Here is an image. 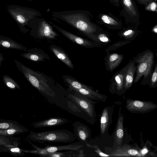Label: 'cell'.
Returning a JSON list of instances; mask_svg holds the SVG:
<instances>
[{
    "mask_svg": "<svg viewBox=\"0 0 157 157\" xmlns=\"http://www.w3.org/2000/svg\"><path fill=\"white\" fill-rule=\"evenodd\" d=\"M55 18L63 21L95 42L96 35L100 32L90 20L89 12L82 10L53 11Z\"/></svg>",
    "mask_w": 157,
    "mask_h": 157,
    "instance_id": "cell-1",
    "label": "cell"
},
{
    "mask_svg": "<svg viewBox=\"0 0 157 157\" xmlns=\"http://www.w3.org/2000/svg\"><path fill=\"white\" fill-rule=\"evenodd\" d=\"M17 68L31 85L48 100L57 98L55 86L50 78L43 73L35 71L21 62L14 60Z\"/></svg>",
    "mask_w": 157,
    "mask_h": 157,
    "instance_id": "cell-2",
    "label": "cell"
},
{
    "mask_svg": "<svg viewBox=\"0 0 157 157\" xmlns=\"http://www.w3.org/2000/svg\"><path fill=\"white\" fill-rule=\"evenodd\" d=\"M154 58L153 52L147 49L139 53L132 60L136 68V74L133 82H137L143 76V80L140 84H149L153 71Z\"/></svg>",
    "mask_w": 157,
    "mask_h": 157,
    "instance_id": "cell-3",
    "label": "cell"
},
{
    "mask_svg": "<svg viewBox=\"0 0 157 157\" xmlns=\"http://www.w3.org/2000/svg\"><path fill=\"white\" fill-rule=\"evenodd\" d=\"M28 140L44 144L54 142L69 143L76 139L73 133L67 129H58L41 132L31 131L27 137Z\"/></svg>",
    "mask_w": 157,
    "mask_h": 157,
    "instance_id": "cell-4",
    "label": "cell"
},
{
    "mask_svg": "<svg viewBox=\"0 0 157 157\" xmlns=\"http://www.w3.org/2000/svg\"><path fill=\"white\" fill-rule=\"evenodd\" d=\"M9 10L10 14L17 21L23 26L27 25L31 20H35L42 16L40 11L31 8L16 7Z\"/></svg>",
    "mask_w": 157,
    "mask_h": 157,
    "instance_id": "cell-5",
    "label": "cell"
},
{
    "mask_svg": "<svg viewBox=\"0 0 157 157\" xmlns=\"http://www.w3.org/2000/svg\"><path fill=\"white\" fill-rule=\"evenodd\" d=\"M68 97L89 118L93 119H95L96 117L94 110L95 102L93 100L77 94H70L68 95Z\"/></svg>",
    "mask_w": 157,
    "mask_h": 157,
    "instance_id": "cell-6",
    "label": "cell"
},
{
    "mask_svg": "<svg viewBox=\"0 0 157 157\" xmlns=\"http://www.w3.org/2000/svg\"><path fill=\"white\" fill-rule=\"evenodd\" d=\"M36 36L38 38L56 39L59 35L55 32L52 27L43 18H36Z\"/></svg>",
    "mask_w": 157,
    "mask_h": 157,
    "instance_id": "cell-7",
    "label": "cell"
},
{
    "mask_svg": "<svg viewBox=\"0 0 157 157\" xmlns=\"http://www.w3.org/2000/svg\"><path fill=\"white\" fill-rule=\"evenodd\" d=\"M50 23L53 27L55 28L64 36L75 43L87 48L102 47V45L98 43L81 37L64 30L56 25L52 24L51 22Z\"/></svg>",
    "mask_w": 157,
    "mask_h": 157,
    "instance_id": "cell-8",
    "label": "cell"
},
{
    "mask_svg": "<svg viewBox=\"0 0 157 157\" xmlns=\"http://www.w3.org/2000/svg\"><path fill=\"white\" fill-rule=\"evenodd\" d=\"M157 107L156 104L149 101L130 99L126 101V108L133 113H146L156 108Z\"/></svg>",
    "mask_w": 157,
    "mask_h": 157,
    "instance_id": "cell-9",
    "label": "cell"
},
{
    "mask_svg": "<svg viewBox=\"0 0 157 157\" xmlns=\"http://www.w3.org/2000/svg\"><path fill=\"white\" fill-rule=\"evenodd\" d=\"M74 135L79 142L86 144L87 140L90 135L91 132L89 128L86 125L78 121L72 123Z\"/></svg>",
    "mask_w": 157,
    "mask_h": 157,
    "instance_id": "cell-10",
    "label": "cell"
},
{
    "mask_svg": "<svg viewBox=\"0 0 157 157\" xmlns=\"http://www.w3.org/2000/svg\"><path fill=\"white\" fill-rule=\"evenodd\" d=\"M110 81L109 90L111 92L120 93L125 91L124 73L122 69L114 74Z\"/></svg>",
    "mask_w": 157,
    "mask_h": 157,
    "instance_id": "cell-11",
    "label": "cell"
},
{
    "mask_svg": "<svg viewBox=\"0 0 157 157\" xmlns=\"http://www.w3.org/2000/svg\"><path fill=\"white\" fill-rule=\"evenodd\" d=\"M105 50L107 55L104 60L106 69L112 72L120 64L124 59V56L116 52L110 53L109 51Z\"/></svg>",
    "mask_w": 157,
    "mask_h": 157,
    "instance_id": "cell-12",
    "label": "cell"
},
{
    "mask_svg": "<svg viewBox=\"0 0 157 157\" xmlns=\"http://www.w3.org/2000/svg\"><path fill=\"white\" fill-rule=\"evenodd\" d=\"M124 73L125 90H128L132 85L136 70L135 63L132 60L122 69Z\"/></svg>",
    "mask_w": 157,
    "mask_h": 157,
    "instance_id": "cell-13",
    "label": "cell"
},
{
    "mask_svg": "<svg viewBox=\"0 0 157 157\" xmlns=\"http://www.w3.org/2000/svg\"><path fill=\"white\" fill-rule=\"evenodd\" d=\"M68 122V120L61 117H54L31 124V126L35 128L55 127L60 126Z\"/></svg>",
    "mask_w": 157,
    "mask_h": 157,
    "instance_id": "cell-14",
    "label": "cell"
},
{
    "mask_svg": "<svg viewBox=\"0 0 157 157\" xmlns=\"http://www.w3.org/2000/svg\"><path fill=\"white\" fill-rule=\"evenodd\" d=\"M26 52L21 54V56L29 60L38 62L44 61L45 59H49L48 55L42 50L34 48L27 50Z\"/></svg>",
    "mask_w": 157,
    "mask_h": 157,
    "instance_id": "cell-15",
    "label": "cell"
},
{
    "mask_svg": "<svg viewBox=\"0 0 157 157\" xmlns=\"http://www.w3.org/2000/svg\"><path fill=\"white\" fill-rule=\"evenodd\" d=\"M70 90L75 92V94L83 96L92 100L103 101L104 98H105V95L95 91L90 86L86 88H81L79 89H71Z\"/></svg>",
    "mask_w": 157,
    "mask_h": 157,
    "instance_id": "cell-16",
    "label": "cell"
},
{
    "mask_svg": "<svg viewBox=\"0 0 157 157\" xmlns=\"http://www.w3.org/2000/svg\"><path fill=\"white\" fill-rule=\"evenodd\" d=\"M83 147L82 143L77 142L61 146H48L44 147L47 153L54 152L63 150L78 151Z\"/></svg>",
    "mask_w": 157,
    "mask_h": 157,
    "instance_id": "cell-17",
    "label": "cell"
},
{
    "mask_svg": "<svg viewBox=\"0 0 157 157\" xmlns=\"http://www.w3.org/2000/svg\"><path fill=\"white\" fill-rule=\"evenodd\" d=\"M49 49L55 55L71 69L74 68V65L65 51L59 47L54 45H51Z\"/></svg>",
    "mask_w": 157,
    "mask_h": 157,
    "instance_id": "cell-18",
    "label": "cell"
},
{
    "mask_svg": "<svg viewBox=\"0 0 157 157\" xmlns=\"http://www.w3.org/2000/svg\"><path fill=\"white\" fill-rule=\"evenodd\" d=\"M0 47L5 49H16L26 52L27 48L10 38L0 35Z\"/></svg>",
    "mask_w": 157,
    "mask_h": 157,
    "instance_id": "cell-19",
    "label": "cell"
},
{
    "mask_svg": "<svg viewBox=\"0 0 157 157\" xmlns=\"http://www.w3.org/2000/svg\"><path fill=\"white\" fill-rule=\"evenodd\" d=\"M117 148L111 153V156H142L139 151L131 147H118Z\"/></svg>",
    "mask_w": 157,
    "mask_h": 157,
    "instance_id": "cell-20",
    "label": "cell"
},
{
    "mask_svg": "<svg viewBox=\"0 0 157 157\" xmlns=\"http://www.w3.org/2000/svg\"><path fill=\"white\" fill-rule=\"evenodd\" d=\"M124 118L122 114L119 112L117 128L114 135V140L115 145L118 147L122 145L123 137Z\"/></svg>",
    "mask_w": 157,
    "mask_h": 157,
    "instance_id": "cell-21",
    "label": "cell"
},
{
    "mask_svg": "<svg viewBox=\"0 0 157 157\" xmlns=\"http://www.w3.org/2000/svg\"><path fill=\"white\" fill-rule=\"evenodd\" d=\"M29 131L27 128L21 125L0 130V135L6 136H12L20 133L28 132Z\"/></svg>",
    "mask_w": 157,
    "mask_h": 157,
    "instance_id": "cell-22",
    "label": "cell"
},
{
    "mask_svg": "<svg viewBox=\"0 0 157 157\" xmlns=\"http://www.w3.org/2000/svg\"><path fill=\"white\" fill-rule=\"evenodd\" d=\"M110 113L109 108H105L102 112L100 119V131L103 134L108 129L110 123Z\"/></svg>",
    "mask_w": 157,
    "mask_h": 157,
    "instance_id": "cell-23",
    "label": "cell"
},
{
    "mask_svg": "<svg viewBox=\"0 0 157 157\" xmlns=\"http://www.w3.org/2000/svg\"><path fill=\"white\" fill-rule=\"evenodd\" d=\"M8 151V153L15 156H23L25 154L23 149L19 147V144H6L3 145Z\"/></svg>",
    "mask_w": 157,
    "mask_h": 157,
    "instance_id": "cell-24",
    "label": "cell"
},
{
    "mask_svg": "<svg viewBox=\"0 0 157 157\" xmlns=\"http://www.w3.org/2000/svg\"><path fill=\"white\" fill-rule=\"evenodd\" d=\"M124 7L132 16L137 17L138 12L132 0H122Z\"/></svg>",
    "mask_w": 157,
    "mask_h": 157,
    "instance_id": "cell-25",
    "label": "cell"
},
{
    "mask_svg": "<svg viewBox=\"0 0 157 157\" xmlns=\"http://www.w3.org/2000/svg\"><path fill=\"white\" fill-rule=\"evenodd\" d=\"M2 80L4 85L9 88L13 90L21 89L19 84L8 75H4L2 76Z\"/></svg>",
    "mask_w": 157,
    "mask_h": 157,
    "instance_id": "cell-26",
    "label": "cell"
},
{
    "mask_svg": "<svg viewBox=\"0 0 157 157\" xmlns=\"http://www.w3.org/2000/svg\"><path fill=\"white\" fill-rule=\"evenodd\" d=\"M111 41L110 38L105 33L99 32L96 36L95 42L101 45H106Z\"/></svg>",
    "mask_w": 157,
    "mask_h": 157,
    "instance_id": "cell-27",
    "label": "cell"
},
{
    "mask_svg": "<svg viewBox=\"0 0 157 157\" xmlns=\"http://www.w3.org/2000/svg\"><path fill=\"white\" fill-rule=\"evenodd\" d=\"M21 124L17 121L11 120L0 119V130L17 126Z\"/></svg>",
    "mask_w": 157,
    "mask_h": 157,
    "instance_id": "cell-28",
    "label": "cell"
},
{
    "mask_svg": "<svg viewBox=\"0 0 157 157\" xmlns=\"http://www.w3.org/2000/svg\"><path fill=\"white\" fill-rule=\"evenodd\" d=\"M137 34V33L132 29L126 30L120 33L119 36L123 37L126 40H132L134 39Z\"/></svg>",
    "mask_w": 157,
    "mask_h": 157,
    "instance_id": "cell-29",
    "label": "cell"
},
{
    "mask_svg": "<svg viewBox=\"0 0 157 157\" xmlns=\"http://www.w3.org/2000/svg\"><path fill=\"white\" fill-rule=\"evenodd\" d=\"M19 140L17 138L10 137L0 135V145L6 144H19Z\"/></svg>",
    "mask_w": 157,
    "mask_h": 157,
    "instance_id": "cell-30",
    "label": "cell"
},
{
    "mask_svg": "<svg viewBox=\"0 0 157 157\" xmlns=\"http://www.w3.org/2000/svg\"><path fill=\"white\" fill-rule=\"evenodd\" d=\"M101 19L104 23L111 26H117L120 25L118 22L112 17L106 14H103Z\"/></svg>",
    "mask_w": 157,
    "mask_h": 157,
    "instance_id": "cell-31",
    "label": "cell"
},
{
    "mask_svg": "<svg viewBox=\"0 0 157 157\" xmlns=\"http://www.w3.org/2000/svg\"><path fill=\"white\" fill-rule=\"evenodd\" d=\"M157 63L154 66V69L151 74L149 84L151 88H155L157 86Z\"/></svg>",
    "mask_w": 157,
    "mask_h": 157,
    "instance_id": "cell-32",
    "label": "cell"
},
{
    "mask_svg": "<svg viewBox=\"0 0 157 157\" xmlns=\"http://www.w3.org/2000/svg\"><path fill=\"white\" fill-rule=\"evenodd\" d=\"M71 151H67L65 152H59V151L54 152L48 153L47 154L42 155L41 157H59L63 156H72Z\"/></svg>",
    "mask_w": 157,
    "mask_h": 157,
    "instance_id": "cell-33",
    "label": "cell"
},
{
    "mask_svg": "<svg viewBox=\"0 0 157 157\" xmlns=\"http://www.w3.org/2000/svg\"><path fill=\"white\" fill-rule=\"evenodd\" d=\"M131 41L128 40H121L116 42L109 46L106 50L109 51H114L122 46L130 43Z\"/></svg>",
    "mask_w": 157,
    "mask_h": 157,
    "instance_id": "cell-34",
    "label": "cell"
},
{
    "mask_svg": "<svg viewBox=\"0 0 157 157\" xmlns=\"http://www.w3.org/2000/svg\"><path fill=\"white\" fill-rule=\"evenodd\" d=\"M156 3L154 1H151L147 4L145 7L146 10L153 12H157Z\"/></svg>",
    "mask_w": 157,
    "mask_h": 157,
    "instance_id": "cell-35",
    "label": "cell"
},
{
    "mask_svg": "<svg viewBox=\"0 0 157 157\" xmlns=\"http://www.w3.org/2000/svg\"><path fill=\"white\" fill-rule=\"evenodd\" d=\"M86 144L88 147L93 148L94 149V151L97 152L100 156L103 157H108L111 156L110 155H108L102 152L99 149V147L96 145H92L90 144L86 143Z\"/></svg>",
    "mask_w": 157,
    "mask_h": 157,
    "instance_id": "cell-36",
    "label": "cell"
},
{
    "mask_svg": "<svg viewBox=\"0 0 157 157\" xmlns=\"http://www.w3.org/2000/svg\"><path fill=\"white\" fill-rule=\"evenodd\" d=\"M141 4L146 5L149 2L153 1L152 0H138Z\"/></svg>",
    "mask_w": 157,
    "mask_h": 157,
    "instance_id": "cell-37",
    "label": "cell"
},
{
    "mask_svg": "<svg viewBox=\"0 0 157 157\" xmlns=\"http://www.w3.org/2000/svg\"><path fill=\"white\" fill-rule=\"evenodd\" d=\"M3 152L8 153V151L3 145H0V152Z\"/></svg>",
    "mask_w": 157,
    "mask_h": 157,
    "instance_id": "cell-38",
    "label": "cell"
},
{
    "mask_svg": "<svg viewBox=\"0 0 157 157\" xmlns=\"http://www.w3.org/2000/svg\"><path fill=\"white\" fill-rule=\"evenodd\" d=\"M110 2L117 6L119 5V0H110Z\"/></svg>",
    "mask_w": 157,
    "mask_h": 157,
    "instance_id": "cell-39",
    "label": "cell"
},
{
    "mask_svg": "<svg viewBox=\"0 0 157 157\" xmlns=\"http://www.w3.org/2000/svg\"><path fill=\"white\" fill-rule=\"evenodd\" d=\"M4 60V58L3 55L0 52V66H1V63Z\"/></svg>",
    "mask_w": 157,
    "mask_h": 157,
    "instance_id": "cell-40",
    "label": "cell"
},
{
    "mask_svg": "<svg viewBox=\"0 0 157 157\" xmlns=\"http://www.w3.org/2000/svg\"><path fill=\"white\" fill-rule=\"evenodd\" d=\"M152 32L156 34L157 33V25H155L152 29Z\"/></svg>",
    "mask_w": 157,
    "mask_h": 157,
    "instance_id": "cell-41",
    "label": "cell"
},
{
    "mask_svg": "<svg viewBox=\"0 0 157 157\" xmlns=\"http://www.w3.org/2000/svg\"><path fill=\"white\" fill-rule=\"evenodd\" d=\"M28 0V1H32V0Z\"/></svg>",
    "mask_w": 157,
    "mask_h": 157,
    "instance_id": "cell-42",
    "label": "cell"
}]
</instances>
